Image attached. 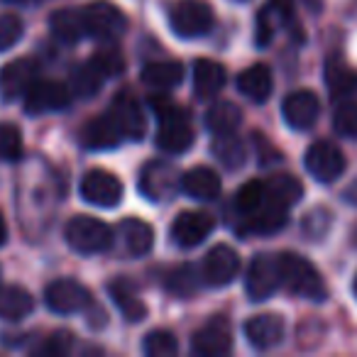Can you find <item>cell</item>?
I'll return each mask as SVG.
<instances>
[{
    "label": "cell",
    "mask_w": 357,
    "mask_h": 357,
    "mask_svg": "<svg viewBox=\"0 0 357 357\" xmlns=\"http://www.w3.org/2000/svg\"><path fill=\"white\" fill-rule=\"evenodd\" d=\"M279 262H282V287L289 294H296V296H303L308 301H323L328 296L321 272L306 257L294 252H282Z\"/></svg>",
    "instance_id": "7a4b0ae2"
},
{
    "label": "cell",
    "mask_w": 357,
    "mask_h": 357,
    "mask_svg": "<svg viewBox=\"0 0 357 357\" xmlns=\"http://www.w3.org/2000/svg\"><path fill=\"white\" fill-rule=\"evenodd\" d=\"M181 79H184V66L178 61H152L142 69V84H147L149 89H174L181 84Z\"/></svg>",
    "instance_id": "f1b7e54d"
},
{
    "label": "cell",
    "mask_w": 357,
    "mask_h": 357,
    "mask_svg": "<svg viewBox=\"0 0 357 357\" xmlns=\"http://www.w3.org/2000/svg\"><path fill=\"white\" fill-rule=\"evenodd\" d=\"M84 144L89 149H113L120 144L123 135H120L115 120L110 118V113L100 115V118H93L89 125L84 128Z\"/></svg>",
    "instance_id": "d4e9b609"
},
{
    "label": "cell",
    "mask_w": 357,
    "mask_h": 357,
    "mask_svg": "<svg viewBox=\"0 0 357 357\" xmlns=\"http://www.w3.org/2000/svg\"><path fill=\"white\" fill-rule=\"evenodd\" d=\"M245 228L243 233L248 235H272L277 230H282L289 220V213L287 211H279V208H272V206H262L259 211L255 213L245 215Z\"/></svg>",
    "instance_id": "f546056e"
},
{
    "label": "cell",
    "mask_w": 357,
    "mask_h": 357,
    "mask_svg": "<svg viewBox=\"0 0 357 357\" xmlns=\"http://www.w3.org/2000/svg\"><path fill=\"white\" fill-rule=\"evenodd\" d=\"M211 152L213 157H218V162L225 164V169H240L248 159L245 152V144L240 142L235 135H215V142L211 144Z\"/></svg>",
    "instance_id": "1f68e13d"
},
{
    "label": "cell",
    "mask_w": 357,
    "mask_h": 357,
    "mask_svg": "<svg viewBox=\"0 0 357 357\" xmlns=\"http://www.w3.org/2000/svg\"><path fill=\"white\" fill-rule=\"evenodd\" d=\"M243 123V110L233 100H218L206 113V128L213 135H235Z\"/></svg>",
    "instance_id": "4316f807"
},
{
    "label": "cell",
    "mask_w": 357,
    "mask_h": 357,
    "mask_svg": "<svg viewBox=\"0 0 357 357\" xmlns=\"http://www.w3.org/2000/svg\"><path fill=\"white\" fill-rule=\"evenodd\" d=\"M167 289L172 294H176V296H181V298L194 296L196 289H199V274H196V269L189 267V264H184V267H176L167 277Z\"/></svg>",
    "instance_id": "e575fe53"
},
{
    "label": "cell",
    "mask_w": 357,
    "mask_h": 357,
    "mask_svg": "<svg viewBox=\"0 0 357 357\" xmlns=\"http://www.w3.org/2000/svg\"><path fill=\"white\" fill-rule=\"evenodd\" d=\"M181 189L199 201H213L220 196V176L208 167H196L181 176Z\"/></svg>",
    "instance_id": "7402d4cb"
},
{
    "label": "cell",
    "mask_w": 357,
    "mask_h": 357,
    "mask_svg": "<svg viewBox=\"0 0 357 357\" xmlns=\"http://www.w3.org/2000/svg\"><path fill=\"white\" fill-rule=\"evenodd\" d=\"M331 225H333L331 211L316 208L303 218V233H306V238L311 240V243H321L328 235V230H331Z\"/></svg>",
    "instance_id": "ab89813d"
},
{
    "label": "cell",
    "mask_w": 357,
    "mask_h": 357,
    "mask_svg": "<svg viewBox=\"0 0 357 357\" xmlns=\"http://www.w3.org/2000/svg\"><path fill=\"white\" fill-rule=\"evenodd\" d=\"M272 37H274V27H272V22H269V8H264V10H259V15H257L255 45H257V47H269Z\"/></svg>",
    "instance_id": "7bdbcfd3"
},
{
    "label": "cell",
    "mask_w": 357,
    "mask_h": 357,
    "mask_svg": "<svg viewBox=\"0 0 357 357\" xmlns=\"http://www.w3.org/2000/svg\"><path fill=\"white\" fill-rule=\"evenodd\" d=\"M303 196V186L294 174H274L269 181H264V206H272V208L287 211L294 204H298Z\"/></svg>",
    "instance_id": "d6986e66"
},
{
    "label": "cell",
    "mask_w": 357,
    "mask_h": 357,
    "mask_svg": "<svg viewBox=\"0 0 357 357\" xmlns=\"http://www.w3.org/2000/svg\"><path fill=\"white\" fill-rule=\"evenodd\" d=\"M159 118L157 130V147L169 154H181L194 144V128L191 118L184 108L172 105L169 98H152L149 100Z\"/></svg>",
    "instance_id": "6da1fadb"
},
{
    "label": "cell",
    "mask_w": 357,
    "mask_h": 357,
    "mask_svg": "<svg viewBox=\"0 0 357 357\" xmlns=\"http://www.w3.org/2000/svg\"><path fill=\"white\" fill-rule=\"evenodd\" d=\"M352 291H355V296H357V277H355V284H352Z\"/></svg>",
    "instance_id": "7dc6e473"
},
{
    "label": "cell",
    "mask_w": 357,
    "mask_h": 357,
    "mask_svg": "<svg viewBox=\"0 0 357 357\" xmlns=\"http://www.w3.org/2000/svg\"><path fill=\"white\" fill-rule=\"evenodd\" d=\"M45 303L50 306V311L66 316V313L86 311L93 303V298L89 289L76 279H54L45 289Z\"/></svg>",
    "instance_id": "9c48e42d"
},
{
    "label": "cell",
    "mask_w": 357,
    "mask_h": 357,
    "mask_svg": "<svg viewBox=\"0 0 357 357\" xmlns=\"http://www.w3.org/2000/svg\"><path fill=\"white\" fill-rule=\"evenodd\" d=\"M326 84L333 98H345L357 89V74L352 69H347L342 61H328Z\"/></svg>",
    "instance_id": "d6a6232c"
},
{
    "label": "cell",
    "mask_w": 357,
    "mask_h": 357,
    "mask_svg": "<svg viewBox=\"0 0 357 357\" xmlns=\"http://www.w3.org/2000/svg\"><path fill=\"white\" fill-rule=\"evenodd\" d=\"M282 115L287 120L289 128L294 130H308L316 125L318 115H321V103H318V96L313 91H294L284 98L282 103Z\"/></svg>",
    "instance_id": "e0dca14e"
},
{
    "label": "cell",
    "mask_w": 357,
    "mask_h": 357,
    "mask_svg": "<svg viewBox=\"0 0 357 357\" xmlns=\"http://www.w3.org/2000/svg\"><path fill=\"white\" fill-rule=\"evenodd\" d=\"M0 3H10V6H25V3H35V0H0Z\"/></svg>",
    "instance_id": "bcb514c9"
},
{
    "label": "cell",
    "mask_w": 357,
    "mask_h": 357,
    "mask_svg": "<svg viewBox=\"0 0 357 357\" xmlns=\"http://www.w3.org/2000/svg\"><path fill=\"white\" fill-rule=\"evenodd\" d=\"M279 287H282V262H279V255H255V259L250 262L248 269V279H245L248 296L252 301H267Z\"/></svg>",
    "instance_id": "8992f818"
},
{
    "label": "cell",
    "mask_w": 357,
    "mask_h": 357,
    "mask_svg": "<svg viewBox=\"0 0 357 357\" xmlns=\"http://www.w3.org/2000/svg\"><path fill=\"white\" fill-rule=\"evenodd\" d=\"M50 30L59 42H79L81 37H86V25H84V13L74 10V8H64V10L52 13L50 17Z\"/></svg>",
    "instance_id": "83f0119b"
},
{
    "label": "cell",
    "mask_w": 357,
    "mask_h": 357,
    "mask_svg": "<svg viewBox=\"0 0 357 357\" xmlns=\"http://www.w3.org/2000/svg\"><path fill=\"white\" fill-rule=\"evenodd\" d=\"M22 157V135L15 125L0 123V159L17 162Z\"/></svg>",
    "instance_id": "74e56055"
},
{
    "label": "cell",
    "mask_w": 357,
    "mask_h": 357,
    "mask_svg": "<svg viewBox=\"0 0 357 357\" xmlns=\"http://www.w3.org/2000/svg\"><path fill=\"white\" fill-rule=\"evenodd\" d=\"M178 184H181V176L178 172L172 167L169 162H159V159H152L142 167L139 172V191H142L144 199L154 201H167L176 194Z\"/></svg>",
    "instance_id": "ba28073f"
},
{
    "label": "cell",
    "mask_w": 357,
    "mask_h": 357,
    "mask_svg": "<svg viewBox=\"0 0 357 357\" xmlns=\"http://www.w3.org/2000/svg\"><path fill=\"white\" fill-rule=\"evenodd\" d=\"M120 238L132 257H144L154 248V230L147 220L142 218H125L120 223Z\"/></svg>",
    "instance_id": "603a6c76"
},
{
    "label": "cell",
    "mask_w": 357,
    "mask_h": 357,
    "mask_svg": "<svg viewBox=\"0 0 357 357\" xmlns=\"http://www.w3.org/2000/svg\"><path fill=\"white\" fill-rule=\"evenodd\" d=\"M215 230L213 215L201 213V211H184L178 213L172 223V240L178 248H196Z\"/></svg>",
    "instance_id": "4fadbf2b"
},
{
    "label": "cell",
    "mask_w": 357,
    "mask_h": 357,
    "mask_svg": "<svg viewBox=\"0 0 357 357\" xmlns=\"http://www.w3.org/2000/svg\"><path fill=\"white\" fill-rule=\"evenodd\" d=\"M71 91L61 81H35L32 89L25 93V110L27 115H45L56 110L69 108Z\"/></svg>",
    "instance_id": "7c38bea8"
},
{
    "label": "cell",
    "mask_w": 357,
    "mask_h": 357,
    "mask_svg": "<svg viewBox=\"0 0 357 357\" xmlns=\"http://www.w3.org/2000/svg\"><path fill=\"white\" fill-rule=\"evenodd\" d=\"M8 243V223L6 218H3V213H0V248Z\"/></svg>",
    "instance_id": "f6af8a7d"
},
{
    "label": "cell",
    "mask_w": 357,
    "mask_h": 357,
    "mask_svg": "<svg viewBox=\"0 0 357 357\" xmlns=\"http://www.w3.org/2000/svg\"><path fill=\"white\" fill-rule=\"evenodd\" d=\"M84 25L86 35L96 37V40H118L125 30H128V17L120 8H115L108 0H93L84 8Z\"/></svg>",
    "instance_id": "5b68a950"
},
{
    "label": "cell",
    "mask_w": 357,
    "mask_h": 357,
    "mask_svg": "<svg viewBox=\"0 0 357 357\" xmlns=\"http://www.w3.org/2000/svg\"><path fill=\"white\" fill-rule=\"evenodd\" d=\"M108 294L130 323H137L147 316V306H144V301L137 296V291H135V287L128 279H113L108 284Z\"/></svg>",
    "instance_id": "cb8c5ba5"
},
{
    "label": "cell",
    "mask_w": 357,
    "mask_h": 357,
    "mask_svg": "<svg viewBox=\"0 0 357 357\" xmlns=\"http://www.w3.org/2000/svg\"><path fill=\"white\" fill-rule=\"evenodd\" d=\"M108 113H110V118L115 120V125H118L123 139H142L144 137L147 123H144L142 105H139V100L135 98L132 93L123 91V93L115 96Z\"/></svg>",
    "instance_id": "5bb4252c"
},
{
    "label": "cell",
    "mask_w": 357,
    "mask_h": 357,
    "mask_svg": "<svg viewBox=\"0 0 357 357\" xmlns=\"http://www.w3.org/2000/svg\"><path fill=\"white\" fill-rule=\"evenodd\" d=\"M71 345H74V335L69 331H56L50 337H45L32 352L42 357H64L71 350Z\"/></svg>",
    "instance_id": "f35d334b"
},
{
    "label": "cell",
    "mask_w": 357,
    "mask_h": 357,
    "mask_svg": "<svg viewBox=\"0 0 357 357\" xmlns=\"http://www.w3.org/2000/svg\"><path fill=\"white\" fill-rule=\"evenodd\" d=\"M105 81L108 79L103 76V71L89 59L86 64L76 66L71 71V93H76L79 98H93V96L100 93Z\"/></svg>",
    "instance_id": "4dcf8cb0"
},
{
    "label": "cell",
    "mask_w": 357,
    "mask_h": 357,
    "mask_svg": "<svg viewBox=\"0 0 357 357\" xmlns=\"http://www.w3.org/2000/svg\"><path fill=\"white\" fill-rule=\"evenodd\" d=\"M284 318L279 313H257L245 321V337L257 350H272L284 340Z\"/></svg>",
    "instance_id": "ac0fdd59"
},
{
    "label": "cell",
    "mask_w": 357,
    "mask_h": 357,
    "mask_svg": "<svg viewBox=\"0 0 357 357\" xmlns=\"http://www.w3.org/2000/svg\"><path fill=\"white\" fill-rule=\"evenodd\" d=\"M91 61H93V64L98 66L100 71H103L105 79H113V76L123 74V69H125L123 54H120L118 50H103V52H98V54L91 56Z\"/></svg>",
    "instance_id": "b9f144b4"
},
{
    "label": "cell",
    "mask_w": 357,
    "mask_h": 357,
    "mask_svg": "<svg viewBox=\"0 0 357 357\" xmlns=\"http://www.w3.org/2000/svg\"><path fill=\"white\" fill-rule=\"evenodd\" d=\"M37 64L32 59H13L0 69V98L17 100L25 98V93L37 81Z\"/></svg>",
    "instance_id": "9a60e30c"
},
{
    "label": "cell",
    "mask_w": 357,
    "mask_h": 357,
    "mask_svg": "<svg viewBox=\"0 0 357 357\" xmlns=\"http://www.w3.org/2000/svg\"><path fill=\"white\" fill-rule=\"evenodd\" d=\"M66 243L79 255H98L113 248V230L93 215H76L66 223Z\"/></svg>",
    "instance_id": "277c9868"
},
{
    "label": "cell",
    "mask_w": 357,
    "mask_h": 357,
    "mask_svg": "<svg viewBox=\"0 0 357 357\" xmlns=\"http://www.w3.org/2000/svg\"><path fill=\"white\" fill-rule=\"evenodd\" d=\"M169 27L176 37L184 40H196L213 30L215 17L208 3L204 0H176L169 8Z\"/></svg>",
    "instance_id": "3957f363"
},
{
    "label": "cell",
    "mask_w": 357,
    "mask_h": 357,
    "mask_svg": "<svg viewBox=\"0 0 357 357\" xmlns=\"http://www.w3.org/2000/svg\"><path fill=\"white\" fill-rule=\"evenodd\" d=\"M35 308V298L22 287H0V318L3 321H22Z\"/></svg>",
    "instance_id": "484cf974"
},
{
    "label": "cell",
    "mask_w": 357,
    "mask_h": 357,
    "mask_svg": "<svg viewBox=\"0 0 357 357\" xmlns=\"http://www.w3.org/2000/svg\"><path fill=\"white\" fill-rule=\"evenodd\" d=\"M303 164H306V172L311 174L316 181H321V184H333V181H337L347 167L342 149L337 147L335 142H328V139L313 142L311 147H308Z\"/></svg>",
    "instance_id": "52a82bcc"
},
{
    "label": "cell",
    "mask_w": 357,
    "mask_h": 357,
    "mask_svg": "<svg viewBox=\"0 0 357 357\" xmlns=\"http://www.w3.org/2000/svg\"><path fill=\"white\" fill-rule=\"evenodd\" d=\"M272 71L264 64H252L238 74V91L252 103H264L272 96Z\"/></svg>",
    "instance_id": "44dd1931"
},
{
    "label": "cell",
    "mask_w": 357,
    "mask_h": 357,
    "mask_svg": "<svg viewBox=\"0 0 357 357\" xmlns=\"http://www.w3.org/2000/svg\"><path fill=\"white\" fill-rule=\"evenodd\" d=\"M272 10H277V15L282 17L287 25L296 22V13H294V0H272Z\"/></svg>",
    "instance_id": "ee69618b"
},
{
    "label": "cell",
    "mask_w": 357,
    "mask_h": 357,
    "mask_svg": "<svg viewBox=\"0 0 357 357\" xmlns=\"http://www.w3.org/2000/svg\"><path fill=\"white\" fill-rule=\"evenodd\" d=\"M228 74H225L223 64L213 59H199L194 64V93L201 100H211L223 91Z\"/></svg>",
    "instance_id": "ffe728a7"
},
{
    "label": "cell",
    "mask_w": 357,
    "mask_h": 357,
    "mask_svg": "<svg viewBox=\"0 0 357 357\" xmlns=\"http://www.w3.org/2000/svg\"><path fill=\"white\" fill-rule=\"evenodd\" d=\"M22 35H25V22L20 17L13 15V13L0 15V52L15 47Z\"/></svg>",
    "instance_id": "60d3db41"
},
{
    "label": "cell",
    "mask_w": 357,
    "mask_h": 357,
    "mask_svg": "<svg viewBox=\"0 0 357 357\" xmlns=\"http://www.w3.org/2000/svg\"><path fill=\"white\" fill-rule=\"evenodd\" d=\"M230 347H233V331H230L228 318L223 316H213L191 337V350L201 357L228 355Z\"/></svg>",
    "instance_id": "8fae6325"
},
{
    "label": "cell",
    "mask_w": 357,
    "mask_h": 357,
    "mask_svg": "<svg viewBox=\"0 0 357 357\" xmlns=\"http://www.w3.org/2000/svg\"><path fill=\"white\" fill-rule=\"evenodd\" d=\"M142 350H144V355H149V357H169L178 352V340L174 337L172 331H164L162 328V331L147 333Z\"/></svg>",
    "instance_id": "d590c367"
},
{
    "label": "cell",
    "mask_w": 357,
    "mask_h": 357,
    "mask_svg": "<svg viewBox=\"0 0 357 357\" xmlns=\"http://www.w3.org/2000/svg\"><path fill=\"white\" fill-rule=\"evenodd\" d=\"M123 181L115 176L113 172L105 169H91L81 178V196L89 201L91 206H100V208H113L123 201Z\"/></svg>",
    "instance_id": "30bf717a"
},
{
    "label": "cell",
    "mask_w": 357,
    "mask_h": 357,
    "mask_svg": "<svg viewBox=\"0 0 357 357\" xmlns=\"http://www.w3.org/2000/svg\"><path fill=\"white\" fill-rule=\"evenodd\" d=\"M262 206H264V181H259V178L245 181L238 194H235V208H238V213L250 215L262 208Z\"/></svg>",
    "instance_id": "836d02e7"
},
{
    "label": "cell",
    "mask_w": 357,
    "mask_h": 357,
    "mask_svg": "<svg viewBox=\"0 0 357 357\" xmlns=\"http://www.w3.org/2000/svg\"><path fill=\"white\" fill-rule=\"evenodd\" d=\"M333 130L342 137L357 139V103L342 100L333 113Z\"/></svg>",
    "instance_id": "8d00e7d4"
},
{
    "label": "cell",
    "mask_w": 357,
    "mask_h": 357,
    "mask_svg": "<svg viewBox=\"0 0 357 357\" xmlns=\"http://www.w3.org/2000/svg\"><path fill=\"white\" fill-rule=\"evenodd\" d=\"M238 3H243V0H238Z\"/></svg>",
    "instance_id": "c3c4849f"
},
{
    "label": "cell",
    "mask_w": 357,
    "mask_h": 357,
    "mask_svg": "<svg viewBox=\"0 0 357 357\" xmlns=\"http://www.w3.org/2000/svg\"><path fill=\"white\" fill-rule=\"evenodd\" d=\"M240 272V255L230 245H218L204 259V282L208 287H228Z\"/></svg>",
    "instance_id": "2e32d148"
}]
</instances>
